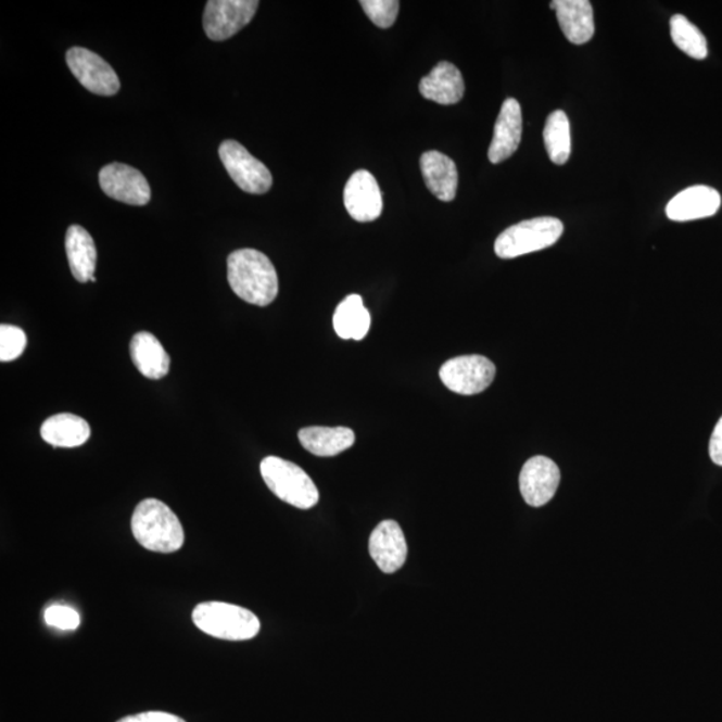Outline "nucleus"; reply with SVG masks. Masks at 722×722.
<instances>
[{
	"label": "nucleus",
	"mask_w": 722,
	"mask_h": 722,
	"mask_svg": "<svg viewBox=\"0 0 722 722\" xmlns=\"http://www.w3.org/2000/svg\"><path fill=\"white\" fill-rule=\"evenodd\" d=\"M132 535L147 550L170 554L180 550L185 541L180 519L159 499H144L131 517Z\"/></svg>",
	"instance_id": "nucleus-2"
},
{
	"label": "nucleus",
	"mask_w": 722,
	"mask_h": 722,
	"mask_svg": "<svg viewBox=\"0 0 722 722\" xmlns=\"http://www.w3.org/2000/svg\"><path fill=\"white\" fill-rule=\"evenodd\" d=\"M265 484L277 498L293 507L308 510L319 504L316 484L302 467L279 456H267L259 465Z\"/></svg>",
	"instance_id": "nucleus-3"
},
{
	"label": "nucleus",
	"mask_w": 722,
	"mask_h": 722,
	"mask_svg": "<svg viewBox=\"0 0 722 722\" xmlns=\"http://www.w3.org/2000/svg\"><path fill=\"white\" fill-rule=\"evenodd\" d=\"M360 5L369 21L380 28L394 25L401 9L397 0H362Z\"/></svg>",
	"instance_id": "nucleus-26"
},
{
	"label": "nucleus",
	"mask_w": 722,
	"mask_h": 722,
	"mask_svg": "<svg viewBox=\"0 0 722 722\" xmlns=\"http://www.w3.org/2000/svg\"><path fill=\"white\" fill-rule=\"evenodd\" d=\"M91 429L84 418L73 414H56L45 420L40 436L53 448H74L89 441Z\"/></svg>",
	"instance_id": "nucleus-20"
},
{
	"label": "nucleus",
	"mask_w": 722,
	"mask_h": 722,
	"mask_svg": "<svg viewBox=\"0 0 722 722\" xmlns=\"http://www.w3.org/2000/svg\"><path fill=\"white\" fill-rule=\"evenodd\" d=\"M552 9L557 11L560 30L571 43L583 45L592 40L596 26L588 0H557L552 2Z\"/></svg>",
	"instance_id": "nucleus-18"
},
{
	"label": "nucleus",
	"mask_w": 722,
	"mask_h": 722,
	"mask_svg": "<svg viewBox=\"0 0 722 722\" xmlns=\"http://www.w3.org/2000/svg\"><path fill=\"white\" fill-rule=\"evenodd\" d=\"M419 91L426 100L439 105H455L465 96L464 75L453 63H438L431 73L420 80Z\"/></svg>",
	"instance_id": "nucleus-16"
},
{
	"label": "nucleus",
	"mask_w": 722,
	"mask_h": 722,
	"mask_svg": "<svg viewBox=\"0 0 722 722\" xmlns=\"http://www.w3.org/2000/svg\"><path fill=\"white\" fill-rule=\"evenodd\" d=\"M45 621L48 625L61 631H75L80 625V617L67 606L54 605L45 611Z\"/></svg>",
	"instance_id": "nucleus-28"
},
{
	"label": "nucleus",
	"mask_w": 722,
	"mask_h": 722,
	"mask_svg": "<svg viewBox=\"0 0 722 722\" xmlns=\"http://www.w3.org/2000/svg\"><path fill=\"white\" fill-rule=\"evenodd\" d=\"M522 129L521 105L514 98H507L496 119L493 141L489 149L491 164L504 163L517 152L522 140Z\"/></svg>",
	"instance_id": "nucleus-14"
},
{
	"label": "nucleus",
	"mask_w": 722,
	"mask_h": 722,
	"mask_svg": "<svg viewBox=\"0 0 722 722\" xmlns=\"http://www.w3.org/2000/svg\"><path fill=\"white\" fill-rule=\"evenodd\" d=\"M421 175L430 192L438 200L449 202L455 199L458 190V169L448 155L431 150L421 155Z\"/></svg>",
	"instance_id": "nucleus-17"
},
{
	"label": "nucleus",
	"mask_w": 722,
	"mask_h": 722,
	"mask_svg": "<svg viewBox=\"0 0 722 722\" xmlns=\"http://www.w3.org/2000/svg\"><path fill=\"white\" fill-rule=\"evenodd\" d=\"M344 205L349 215L359 223H371L383 213V194L377 178L368 170H357L344 188Z\"/></svg>",
	"instance_id": "nucleus-11"
},
{
	"label": "nucleus",
	"mask_w": 722,
	"mask_h": 722,
	"mask_svg": "<svg viewBox=\"0 0 722 722\" xmlns=\"http://www.w3.org/2000/svg\"><path fill=\"white\" fill-rule=\"evenodd\" d=\"M369 554L383 573L392 574L401 570L408 554L401 525L395 521L380 522L369 536Z\"/></svg>",
	"instance_id": "nucleus-13"
},
{
	"label": "nucleus",
	"mask_w": 722,
	"mask_h": 722,
	"mask_svg": "<svg viewBox=\"0 0 722 722\" xmlns=\"http://www.w3.org/2000/svg\"><path fill=\"white\" fill-rule=\"evenodd\" d=\"M100 185L110 199L127 205L144 206L152 199L147 178L140 170L125 164H109L100 172Z\"/></svg>",
	"instance_id": "nucleus-10"
},
{
	"label": "nucleus",
	"mask_w": 722,
	"mask_h": 722,
	"mask_svg": "<svg viewBox=\"0 0 722 722\" xmlns=\"http://www.w3.org/2000/svg\"><path fill=\"white\" fill-rule=\"evenodd\" d=\"M228 281L237 296L257 307H267L279 294V277L274 264L256 250L229 254Z\"/></svg>",
	"instance_id": "nucleus-1"
},
{
	"label": "nucleus",
	"mask_w": 722,
	"mask_h": 722,
	"mask_svg": "<svg viewBox=\"0 0 722 722\" xmlns=\"http://www.w3.org/2000/svg\"><path fill=\"white\" fill-rule=\"evenodd\" d=\"M131 360L144 378L160 380L169 373L170 357L160 340L149 332H138L130 343Z\"/></svg>",
	"instance_id": "nucleus-19"
},
{
	"label": "nucleus",
	"mask_w": 722,
	"mask_h": 722,
	"mask_svg": "<svg viewBox=\"0 0 722 722\" xmlns=\"http://www.w3.org/2000/svg\"><path fill=\"white\" fill-rule=\"evenodd\" d=\"M560 482L558 466L546 456H534L525 461L519 489L525 504L533 507L545 506L556 495Z\"/></svg>",
	"instance_id": "nucleus-12"
},
{
	"label": "nucleus",
	"mask_w": 722,
	"mask_h": 722,
	"mask_svg": "<svg viewBox=\"0 0 722 722\" xmlns=\"http://www.w3.org/2000/svg\"><path fill=\"white\" fill-rule=\"evenodd\" d=\"M721 195L718 190L697 185L691 187L670 200L667 216L672 221L685 223L693 219L712 217L719 212Z\"/></svg>",
	"instance_id": "nucleus-15"
},
{
	"label": "nucleus",
	"mask_w": 722,
	"mask_h": 722,
	"mask_svg": "<svg viewBox=\"0 0 722 722\" xmlns=\"http://www.w3.org/2000/svg\"><path fill=\"white\" fill-rule=\"evenodd\" d=\"M333 328L343 340L354 339L359 342L367 337L371 328V314L364 307L359 294H350L338 305L333 315Z\"/></svg>",
	"instance_id": "nucleus-23"
},
{
	"label": "nucleus",
	"mask_w": 722,
	"mask_h": 722,
	"mask_svg": "<svg viewBox=\"0 0 722 722\" xmlns=\"http://www.w3.org/2000/svg\"><path fill=\"white\" fill-rule=\"evenodd\" d=\"M219 159L237 187L251 194L267 193L274 177L262 161L248 152L240 142L228 140L219 144Z\"/></svg>",
	"instance_id": "nucleus-6"
},
{
	"label": "nucleus",
	"mask_w": 722,
	"mask_h": 722,
	"mask_svg": "<svg viewBox=\"0 0 722 722\" xmlns=\"http://www.w3.org/2000/svg\"><path fill=\"white\" fill-rule=\"evenodd\" d=\"M670 36L673 42L693 60H705L708 56V42L698 27L684 15H674L670 20Z\"/></svg>",
	"instance_id": "nucleus-25"
},
{
	"label": "nucleus",
	"mask_w": 722,
	"mask_h": 722,
	"mask_svg": "<svg viewBox=\"0 0 722 722\" xmlns=\"http://www.w3.org/2000/svg\"><path fill=\"white\" fill-rule=\"evenodd\" d=\"M543 141L553 164L568 163L571 153L570 124L568 115L562 110L548 115L543 130Z\"/></svg>",
	"instance_id": "nucleus-24"
},
{
	"label": "nucleus",
	"mask_w": 722,
	"mask_h": 722,
	"mask_svg": "<svg viewBox=\"0 0 722 722\" xmlns=\"http://www.w3.org/2000/svg\"><path fill=\"white\" fill-rule=\"evenodd\" d=\"M192 618L201 632L227 641L252 639L262 628L252 611L225 603H202L195 606Z\"/></svg>",
	"instance_id": "nucleus-4"
},
{
	"label": "nucleus",
	"mask_w": 722,
	"mask_h": 722,
	"mask_svg": "<svg viewBox=\"0 0 722 722\" xmlns=\"http://www.w3.org/2000/svg\"><path fill=\"white\" fill-rule=\"evenodd\" d=\"M494 363L481 355L454 357L443 364L439 378L449 391L459 395H477L487 390L495 378Z\"/></svg>",
	"instance_id": "nucleus-7"
},
{
	"label": "nucleus",
	"mask_w": 722,
	"mask_h": 722,
	"mask_svg": "<svg viewBox=\"0 0 722 722\" xmlns=\"http://www.w3.org/2000/svg\"><path fill=\"white\" fill-rule=\"evenodd\" d=\"M257 0H211L204 13L207 38L221 42L250 25L258 9Z\"/></svg>",
	"instance_id": "nucleus-8"
},
{
	"label": "nucleus",
	"mask_w": 722,
	"mask_h": 722,
	"mask_svg": "<svg viewBox=\"0 0 722 722\" xmlns=\"http://www.w3.org/2000/svg\"><path fill=\"white\" fill-rule=\"evenodd\" d=\"M117 722H187L176 714L166 712H143L135 715H127Z\"/></svg>",
	"instance_id": "nucleus-29"
},
{
	"label": "nucleus",
	"mask_w": 722,
	"mask_h": 722,
	"mask_svg": "<svg viewBox=\"0 0 722 722\" xmlns=\"http://www.w3.org/2000/svg\"><path fill=\"white\" fill-rule=\"evenodd\" d=\"M563 233V224L558 218L539 217L512 225L495 241L494 250L501 258H517L524 254L550 248Z\"/></svg>",
	"instance_id": "nucleus-5"
},
{
	"label": "nucleus",
	"mask_w": 722,
	"mask_h": 722,
	"mask_svg": "<svg viewBox=\"0 0 722 722\" xmlns=\"http://www.w3.org/2000/svg\"><path fill=\"white\" fill-rule=\"evenodd\" d=\"M709 455L714 465L722 467V416L714 427L712 438H710Z\"/></svg>",
	"instance_id": "nucleus-30"
},
{
	"label": "nucleus",
	"mask_w": 722,
	"mask_h": 722,
	"mask_svg": "<svg viewBox=\"0 0 722 722\" xmlns=\"http://www.w3.org/2000/svg\"><path fill=\"white\" fill-rule=\"evenodd\" d=\"M299 441L311 454L334 456L354 446L355 432L346 427H307L299 431Z\"/></svg>",
	"instance_id": "nucleus-22"
},
{
	"label": "nucleus",
	"mask_w": 722,
	"mask_h": 722,
	"mask_svg": "<svg viewBox=\"0 0 722 722\" xmlns=\"http://www.w3.org/2000/svg\"><path fill=\"white\" fill-rule=\"evenodd\" d=\"M68 68L86 90L110 97L119 91L117 73L105 60L85 48H73L66 53Z\"/></svg>",
	"instance_id": "nucleus-9"
},
{
	"label": "nucleus",
	"mask_w": 722,
	"mask_h": 722,
	"mask_svg": "<svg viewBox=\"0 0 722 722\" xmlns=\"http://www.w3.org/2000/svg\"><path fill=\"white\" fill-rule=\"evenodd\" d=\"M65 245L68 265L75 280L91 281L97 265V248L88 230L80 225H72L67 229Z\"/></svg>",
	"instance_id": "nucleus-21"
},
{
	"label": "nucleus",
	"mask_w": 722,
	"mask_h": 722,
	"mask_svg": "<svg viewBox=\"0 0 722 722\" xmlns=\"http://www.w3.org/2000/svg\"><path fill=\"white\" fill-rule=\"evenodd\" d=\"M27 337L15 326H0V362H13L25 352Z\"/></svg>",
	"instance_id": "nucleus-27"
}]
</instances>
